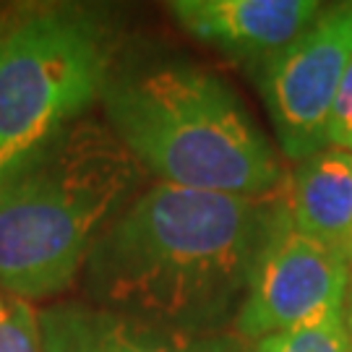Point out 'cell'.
Instances as JSON below:
<instances>
[{
  "instance_id": "6da1fadb",
  "label": "cell",
  "mask_w": 352,
  "mask_h": 352,
  "mask_svg": "<svg viewBox=\"0 0 352 352\" xmlns=\"http://www.w3.org/2000/svg\"><path fill=\"white\" fill-rule=\"evenodd\" d=\"M282 201L157 183L104 227L84 264L100 308L160 327L222 331Z\"/></svg>"
},
{
  "instance_id": "7a4b0ae2",
  "label": "cell",
  "mask_w": 352,
  "mask_h": 352,
  "mask_svg": "<svg viewBox=\"0 0 352 352\" xmlns=\"http://www.w3.org/2000/svg\"><path fill=\"white\" fill-rule=\"evenodd\" d=\"M139 180V162L94 118L0 177V287L26 302L68 287Z\"/></svg>"
},
{
  "instance_id": "3957f363",
  "label": "cell",
  "mask_w": 352,
  "mask_h": 352,
  "mask_svg": "<svg viewBox=\"0 0 352 352\" xmlns=\"http://www.w3.org/2000/svg\"><path fill=\"white\" fill-rule=\"evenodd\" d=\"M107 126L160 183L264 199L279 186L277 154L219 76L162 63L110 76Z\"/></svg>"
},
{
  "instance_id": "277c9868",
  "label": "cell",
  "mask_w": 352,
  "mask_h": 352,
  "mask_svg": "<svg viewBox=\"0 0 352 352\" xmlns=\"http://www.w3.org/2000/svg\"><path fill=\"white\" fill-rule=\"evenodd\" d=\"M113 29L81 6L0 19V177L65 133L110 81Z\"/></svg>"
},
{
  "instance_id": "5b68a950",
  "label": "cell",
  "mask_w": 352,
  "mask_h": 352,
  "mask_svg": "<svg viewBox=\"0 0 352 352\" xmlns=\"http://www.w3.org/2000/svg\"><path fill=\"white\" fill-rule=\"evenodd\" d=\"M352 60V3L318 13L285 50L258 65L261 97L282 151L305 160L327 149L331 107Z\"/></svg>"
},
{
  "instance_id": "8992f818",
  "label": "cell",
  "mask_w": 352,
  "mask_h": 352,
  "mask_svg": "<svg viewBox=\"0 0 352 352\" xmlns=\"http://www.w3.org/2000/svg\"><path fill=\"white\" fill-rule=\"evenodd\" d=\"M347 285V256L298 232L282 204L274 230L251 269L235 316V334L245 344H256L327 308H344Z\"/></svg>"
},
{
  "instance_id": "52a82bcc",
  "label": "cell",
  "mask_w": 352,
  "mask_h": 352,
  "mask_svg": "<svg viewBox=\"0 0 352 352\" xmlns=\"http://www.w3.org/2000/svg\"><path fill=\"white\" fill-rule=\"evenodd\" d=\"M42 352H251L235 331L160 327L84 302L39 311Z\"/></svg>"
},
{
  "instance_id": "ba28073f",
  "label": "cell",
  "mask_w": 352,
  "mask_h": 352,
  "mask_svg": "<svg viewBox=\"0 0 352 352\" xmlns=\"http://www.w3.org/2000/svg\"><path fill=\"white\" fill-rule=\"evenodd\" d=\"M170 13L190 37L261 65L300 37L321 6L316 0H175Z\"/></svg>"
},
{
  "instance_id": "9c48e42d",
  "label": "cell",
  "mask_w": 352,
  "mask_h": 352,
  "mask_svg": "<svg viewBox=\"0 0 352 352\" xmlns=\"http://www.w3.org/2000/svg\"><path fill=\"white\" fill-rule=\"evenodd\" d=\"M282 204L298 232L347 256L352 240V151L327 146L300 160Z\"/></svg>"
},
{
  "instance_id": "30bf717a",
  "label": "cell",
  "mask_w": 352,
  "mask_h": 352,
  "mask_svg": "<svg viewBox=\"0 0 352 352\" xmlns=\"http://www.w3.org/2000/svg\"><path fill=\"white\" fill-rule=\"evenodd\" d=\"M253 352H352L344 308H327L298 327L256 342Z\"/></svg>"
},
{
  "instance_id": "8fae6325",
  "label": "cell",
  "mask_w": 352,
  "mask_h": 352,
  "mask_svg": "<svg viewBox=\"0 0 352 352\" xmlns=\"http://www.w3.org/2000/svg\"><path fill=\"white\" fill-rule=\"evenodd\" d=\"M39 311L26 300H11L0 311V352H42Z\"/></svg>"
},
{
  "instance_id": "7c38bea8",
  "label": "cell",
  "mask_w": 352,
  "mask_h": 352,
  "mask_svg": "<svg viewBox=\"0 0 352 352\" xmlns=\"http://www.w3.org/2000/svg\"><path fill=\"white\" fill-rule=\"evenodd\" d=\"M327 146H340V149L352 151V60L344 71L340 94L331 107L327 128Z\"/></svg>"
},
{
  "instance_id": "4fadbf2b",
  "label": "cell",
  "mask_w": 352,
  "mask_h": 352,
  "mask_svg": "<svg viewBox=\"0 0 352 352\" xmlns=\"http://www.w3.org/2000/svg\"><path fill=\"white\" fill-rule=\"evenodd\" d=\"M344 321L352 334V264H350V285H347V295H344Z\"/></svg>"
},
{
  "instance_id": "5bb4252c",
  "label": "cell",
  "mask_w": 352,
  "mask_h": 352,
  "mask_svg": "<svg viewBox=\"0 0 352 352\" xmlns=\"http://www.w3.org/2000/svg\"><path fill=\"white\" fill-rule=\"evenodd\" d=\"M347 261L352 264V240H350V248H347Z\"/></svg>"
},
{
  "instance_id": "9a60e30c",
  "label": "cell",
  "mask_w": 352,
  "mask_h": 352,
  "mask_svg": "<svg viewBox=\"0 0 352 352\" xmlns=\"http://www.w3.org/2000/svg\"><path fill=\"white\" fill-rule=\"evenodd\" d=\"M3 305H6V300H3V295H0V311H3Z\"/></svg>"
}]
</instances>
